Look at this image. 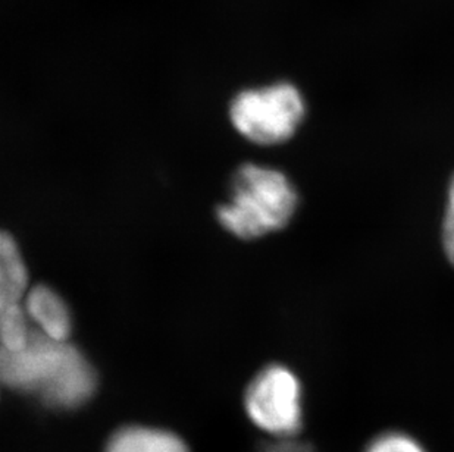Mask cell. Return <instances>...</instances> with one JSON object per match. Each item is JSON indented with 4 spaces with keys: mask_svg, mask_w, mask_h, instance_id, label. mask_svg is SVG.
Returning <instances> with one entry per match:
<instances>
[{
    "mask_svg": "<svg viewBox=\"0 0 454 452\" xmlns=\"http://www.w3.org/2000/svg\"><path fill=\"white\" fill-rule=\"evenodd\" d=\"M0 385L37 397L51 409H73L93 397L98 376L77 347L33 328L21 348L0 347Z\"/></svg>",
    "mask_w": 454,
    "mask_h": 452,
    "instance_id": "cell-1",
    "label": "cell"
},
{
    "mask_svg": "<svg viewBox=\"0 0 454 452\" xmlns=\"http://www.w3.org/2000/svg\"><path fill=\"white\" fill-rule=\"evenodd\" d=\"M297 206L296 187L284 172L246 163L234 172L230 199L218 206L216 218L237 238L256 239L286 228Z\"/></svg>",
    "mask_w": 454,
    "mask_h": 452,
    "instance_id": "cell-2",
    "label": "cell"
},
{
    "mask_svg": "<svg viewBox=\"0 0 454 452\" xmlns=\"http://www.w3.org/2000/svg\"><path fill=\"white\" fill-rule=\"evenodd\" d=\"M304 116L303 96L290 82L241 91L230 106V120L237 133L259 145L290 140L303 124Z\"/></svg>",
    "mask_w": 454,
    "mask_h": 452,
    "instance_id": "cell-3",
    "label": "cell"
},
{
    "mask_svg": "<svg viewBox=\"0 0 454 452\" xmlns=\"http://www.w3.org/2000/svg\"><path fill=\"white\" fill-rule=\"evenodd\" d=\"M245 409L250 422L272 440L299 438L304 423L301 378L281 362L268 364L246 389Z\"/></svg>",
    "mask_w": 454,
    "mask_h": 452,
    "instance_id": "cell-4",
    "label": "cell"
},
{
    "mask_svg": "<svg viewBox=\"0 0 454 452\" xmlns=\"http://www.w3.org/2000/svg\"><path fill=\"white\" fill-rule=\"evenodd\" d=\"M33 328L55 341H68L73 331L69 308L56 291L48 285H35L27 291L22 301Z\"/></svg>",
    "mask_w": 454,
    "mask_h": 452,
    "instance_id": "cell-5",
    "label": "cell"
},
{
    "mask_svg": "<svg viewBox=\"0 0 454 452\" xmlns=\"http://www.w3.org/2000/svg\"><path fill=\"white\" fill-rule=\"evenodd\" d=\"M28 290V270L17 241L0 230V310L22 304Z\"/></svg>",
    "mask_w": 454,
    "mask_h": 452,
    "instance_id": "cell-6",
    "label": "cell"
},
{
    "mask_svg": "<svg viewBox=\"0 0 454 452\" xmlns=\"http://www.w3.org/2000/svg\"><path fill=\"white\" fill-rule=\"evenodd\" d=\"M105 452H190L172 432L154 427L127 426L116 431Z\"/></svg>",
    "mask_w": 454,
    "mask_h": 452,
    "instance_id": "cell-7",
    "label": "cell"
},
{
    "mask_svg": "<svg viewBox=\"0 0 454 452\" xmlns=\"http://www.w3.org/2000/svg\"><path fill=\"white\" fill-rule=\"evenodd\" d=\"M364 452H428L415 436L403 431H386L373 436Z\"/></svg>",
    "mask_w": 454,
    "mask_h": 452,
    "instance_id": "cell-8",
    "label": "cell"
},
{
    "mask_svg": "<svg viewBox=\"0 0 454 452\" xmlns=\"http://www.w3.org/2000/svg\"><path fill=\"white\" fill-rule=\"evenodd\" d=\"M442 250L447 261L454 266V175L447 191L446 214L442 228Z\"/></svg>",
    "mask_w": 454,
    "mask_h": 452,
    "instance_id": "cell-9",
    "label": "cell"
},
{
    "mask_svg": "<svg viewBox=\"0 0 454 452\" xmlns=\"http://www.w3.org/2000/svg\"><path fill=\"white\" fill-rule=\"evenodd\" d=\"M257 452H317L312 445L299 440V438H288V440H272L262 445Z\"/></svg>",
    "mask_w": 454,
    "mask_h": 452,
    "instance_id": "cell-10",
    "label": "cell"
},
{
    "mask_svg": "<svg viewBox=\"0 0 454 452\" xmlns=\"http://www.w3.org/2000/svg\"><path fill=\"white\" fill-rule=\"evenodd\" d=\"M20 306H22V304H20ZM20 306L6 308V310H0V335H2V331H4V324H6V322H8L9 316H11V313H12L15 308H20Z\"/></svg>",
    "mask_w": 454,
    "mask_h": 452,
    "instance_id": "cell-11",
    "label": "cell"
}]
</instances>
